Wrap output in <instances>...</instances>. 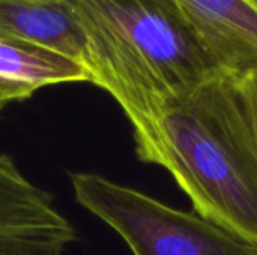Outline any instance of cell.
I'll return each instance as SVG.
<instances>
[{
	"mask_svg": "<svg viewBox=\"0 0 257 255\" xmlns=\"http://www.w3.org/2000/svg\"><path fill=\"white\" fill-rule=\"evenodd\" d=\"M35 89L18 84V83H9V81H2L0 80V111L12 102H20L26 101L30 96L35 95Z\"/></svg>",
	"mask_w": 257,
	"mask_h": 255,
	"instance_id": "8",
	"label": "cell"
},
{
	"mask_svg": "<svg viewBox=\"0 0 257 255\" xmlns=\"http://www.w3.org/2000/svg\"><path fill=\"white\" fill-rule=\"evenodd\" d=\"M77 203L113 228L133 255H257V245L196 212L176 210L98 173H72Z\"/></svg>",
	"mask_w": 257,
	"mask_h": 255,
	"instance_id": "3",
	"label": "cell"
},
{
	"mask_svg": "<svg viewBox=\"0 0 257 255\" xmlns=\"http://www.w3.org/2000/svg\"><path fill=\"white\" fill-rule=\"evenodd\" d=\"M224 72L257 71V0H170Z\"/></svg>",
	"mask_w": 257,
	"mask_h": 255,
	"instance_id": "5",
	"label": "cell"
},
{
	"mask_svg": "<svg viewBox=\"0 0 257 255\" xmlns=\"http://www.w3.org/2000/svg\"><path fill=\"white\" fill-rule=\"evenodd\" d=\"M75 239L51 195L0 153V255H65Z\"/></svg>",
	"mask_w": 257,
	"mask_h": 255,
	"instance_id": "4",
	"label": "cell"
},
{
	"mask_svg": "<svg viewBox=\"0 0 257 255\" xmlns=\"http://www.w3.org/2000/svg\"><path fill=\"white\" fill-rule=\"evenodd\" d=\"M0 38L47 47L86 66L83 33L66 0H0Z\"/></svg>",
	"mask_w": 257,
	"mask_h": 255,
	"instance_id": "6",
	"label": "cell"
},
{
	"mask_svg": "<svg viewBox=\"0 0 257 255\" xmlns=\"http://www.w3.org/2000/svg\"><path fill=\"white\" fill-rule=\"evenodd\" d=\"M134 143L140 161L172 174L193 212L257 245V131L238 74L218 72L170 102Z\"/></svg>",
	"mask_w": 257,
	"mask_h": 255,
	"instance_id": "1",
	"label": "cell"
},
{
	"mask_svg": "<svg viewBox=\"0 0 257 255\" xmlns=\"http://www.w3.org/2000/svg\"><path fill=\"white\" fill-rule=\"evenodd\" d=\"M83 33L90 83L146 135L173 101L223 72L170 0H66Z\"/></svg>",
	"mask_w": 257,
	"mask_h": 255,
	"instance_id": "2",
	"label": "cell"
},
{
	"mask_svg": "<svg viewBox=\"0 0 257 255\" xmlns=\"http://www.w3.org/2000/svg\"><path fill=\"white\" fill-rule=\"evenodd\" d=\"M0 80L39 90L65 83H90L86 66L32 42L0 38Z\"/></svg>",
	"mask_w": 257,
	"mask_h": 255,
	"instance_id": "7",
	"label": "cell"
},
{
	"mask_svg": "<svg viewBox=\"0 0 257 255\" xmlns=\"http://www.w3.org/2000/svg\"><path fill=\"white\" fill-rule=\"evenodd\" d=\"M238 77H239V83L242 86V90L247 96V101H248L257 131V71L242 72V74H238Z\"/></svg>",
	"mask_w": 257,
	"mask_h": 255,
	"instance_id": "9",
	"label": "cell"
}]
</instances>
